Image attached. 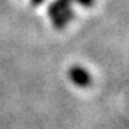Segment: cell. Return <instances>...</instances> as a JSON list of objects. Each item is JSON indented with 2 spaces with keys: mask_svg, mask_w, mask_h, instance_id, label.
I'll return each mask as SVG.
<instances>
[{
  "mask_svg": "<svg viewBox=\"0 0 129 129\" xmlns=\"http://www.w3.org/2000/svg\"><path fill=\"white\" fill-rule=\"evenodd\" d=\"M48 15L56 29H63L74 18L70 0H54L48 7Z\"/></svg>",
  "mask_w": 129,
  "mask_h": 129,
  "instance_id": "1",
  "label": "cell"
},
{
  "mask_svg": "<svg viewBox=\"0 0 129 129\" xmlns=\"http://www.w3.org/2000/svg\"><path fill=\"white\" fill-rule=\"evenodd\" d=\"M69 78L72 82H74L77 87L87 88L92 84V77L91 74L81 66H72L69 69Z\"/></svg>",
  "mask_w": 129,
  "mask_h": 129,
  "instance_id": "2",
  "label": "cell"
},
{
  "mask_svg": "<svg viewBox=\"0 0 129 129\" xmlns=\"http://www.w3.org/2000/svg\"><path fill=\"white\" fill-rule=\"evenodd\" d=\"M70 2H76L78 4L84 6V7H92L95 4V0H70Z\"/></svg>",
  "mask_w": 129,
  "mask_h": 129,
  "instance_id": "3",
  "label": "cell"
},
{
  "mask_svg": "<svg viewBox=\"0 0 129 129\" xmlns=\"http://www.w3.org/2000/svg\"><path fill=\"white\" fill-rule=\"evenodd\" d=\"M43 2H44V0H32V4L33 6H40Z\"/></svg>",
  "mask_w": 129,
  "mask_h": 129,
  "instance_id": "4",
  "label": "cell"
}]
</instances>
